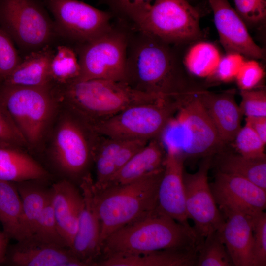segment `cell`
<instances>
[{
	"mask_svg": "<svg viewBox=\"0 0 266 266\" xmlns=\"http://www.w3.org/2000/svg\"><path fill=\"white\" fill-rule=\"evenodd\" d=\"M125 82L144 92L176 98L190 86L177 45L133 25L126 52Z\"/></svg>",
	"mask_w": 266,
	"mask_h": 266,
	"instance_id": "1",
	"label": "cell"
},
{
	"mask_svg": "<svg viewBox=\"0 0 266 266\" xmlns=\"http://www.w3.org/2000/svg\"><path fill=\"white\" fill-rule=\"evenodd\" d=\"M54 90L60 108L73 114L89 129L131 106L167 98L136 90L126 82L106 79L75 80L55 85Z\"/></svg>",
	"mask_w": 266,
	"mask_h": 266,
	"instance_id": "2",
	"label": "cell"
},
{
	"mask_svg": "<svg viewBox=\"0 0 266 266\" xmlns=\"http://www.w3.org/2000/svg\"><path fill=\"white\" fill-rule=\"evenodd\" d=\"M204 238L157 208L112 233L101 246L103 258L167 249H199Z\"/></svg>",
	"mask_w": 266,
	"mask_h": 266,
	"instance_id": "3",
	"label": "cell"
},
{
	"mask_svg": "<svg viewBox=\"0 0 266 266\" xmlns=\"http://www.w3.org/2000/svg\"><path fill=\"white\" fill-rule=\"evenodd\" d=\"M164 166L134 181L100 190L94 187L100 222V245L113 232L155 210Z\"/></svg>",
	"mask_w": 266,
	"mask_h": 266,
	"instance_id": "4",
	"label": "cell"
},
{
	"mask_svg": "<svg viewBox=\"0 0 266 266\" xmlns=\"http://www.w3.org/2000/svg\"><path fill=\"white\" fill-rule=\"evenodd\" d=\"M0 106L21 133L27 146H41L59 113L53 85L32 87L4 83Z\"/></svg>",
	"mask_w": 266,
	"mask_h": 266,
	"instance_id": "5",
	"label": "cell"
},
{
	"mask_svg": "<svg viewBox=\"0 0 266 266\" xmlns=\"http://www.w3.org/2000/svg\"><path fill=\"white\" fill-rule=\"evenodd\" d=\"M196 88L184 93L177 114L164 131L177 136L166 143L167 149L185 160L213 157L225 150V144L197 96Z\"/></svg>",
	"mask_w": 266,
	"mask_h": 266,
	"instance_id": "6",
	"label": "cell"
},
{
	"mask_svg": "<svg viewBox=\"0 0 266 266\" xmlns=\"http://www.w3.org/2000/svg\"><path fill=\"white\" fill-rule=\"evenodd\" d=\"M182 96L131 106L90 129L97 135L122 140H150L160 136L180 107Z\"/></svg>",
	"mask_w": 266,
	"mask_h": 266,
	"instance_id": "7",
	"label": "cell"
},
{
	"mask_svg": "<svg viewBox=\"0 0 266 266\" xmlns=\"http://www.w3.org/2000/svg\"><path fill=\"white\" fill-rule=\"evenodd\" d=\"M132 26L115 20L111 28L102 34L77 45L80 73L76 80L125 82L127 48Z\"/></svg>",
	"mask_w": 266,
	"mask_h": 266,
	"instance_id": "8",
	"label": "cell"
},
{
	"mask_svg": "<svg viewBox=\"0 0 266 266\" xmlns=\"http://www.w3.org/2000/svg\"><path fill=\"white\" fill-rule=\"evenodd\" d=\"M201 14L187 0H154L133 25L170 44L186 45L204 38Z\"/></svg>",
	"mask_w": 266,
	"mask_h": 266,
	"instance_id": "9",
	"label": "cell"
},
{
	"mask_svg": "<svg viewBox=\"0 0 266 266\" xmlns=\"http://www.w3.org/2000/svg\"><path fill=\"white\" fill-rule=\"evenodd\" d=\"M59 113L52 134L51 159L64 174L81 178L87 173L86 170L92 161L97 134L66 110L60 108Z\"/></svg>",
	"mask_w": 266,
	"mask_h": 266,
	"instance_id": "10",
	"label": "cell"
},
{
	"mask_svg": "<svg viewBox=\"0 0 266 266\" xmlns=\"http://www.w3.org/2000/svg\"><path fill=\"white\" fill-rule=\"evenodd\" d=\"M0 23L30 53L49 46L56 32L54 23L34 0H0Z\"/></svg>",
	"mask_w": 266,
	"mask_h": 266,
	"instance_id": "11",
	"label": "cell"
},
{
	"mask_svg": "<svg viewBox=\"0 0 266 266\" xmlns=\"http://www.w3.org/2000/svg\"><path fill=\"white\" fill-rule=\"evenodd\" d=\"M53 15L56 32L77 45L90 41L108 31L111 13L77 0H45Z\"/></svg>",
	"mask_w": 266,
	"mask_h": 266,
	"instance_id": "12",
	"label": "cell"
},
{
	"mask_svg": "<svg viewBox=\"0 0 266 266\" xmlns=\"http://www.w3.org/2000/svg\"><path fill=\"white\" fill-rule=\"evenodd\" d=\"M212 162V157L203 158L196 172L183 173L187 216L193 221L196 233L203 238L220 229L224 222L208 182Z\"/></svg>",
	"mask_w": 266,
	"mask_h": 266,
	"instance_id": "13",
	"label": "cell"
},
{
	"mask_svg": "<svg viewBox=\"0 0 266 266\" xmlns=\"http://www.w3.org/2000/svg\"><path fill=\"white\" fill-rule=\"evenodd\" d=\"M210 186L220 211H234L253 218L266 209V191L245 178L217 171Z\"/></svg>",
	"mask_w": 266,
	"mask_h": 266,
	"instance_id": "14",
	"label": "cell"
},
{
	"mask_svg": "<svg viewBox=\"0 0 266 266\" xmlns=\"http://www.w3.org/2000/svg\"><path fill=\"white\" fill-rule=\"evenodd\" d=\"M220 42L227 52H236L254 59H264L265 50L251 36L247 26L228 0H208Z\"/></svg>",
	"mask_w": 266,
	"mask_h": 266,
	"instance_id": "15",
	"label": "cell"
},
{
	"mask_svg": "<svg viewBox=\"0 0 266 266\" xmlns=\"http://www.w3.org/2000/svg\"><path fill=\"white\" fill-rule=\"evenodd\" d=\"M80 188L83 204L77 231L69 249L80 260L95 266V259L101 255V229L95 203L94 181L90 173L80 178Z\"/></svg>",
	"mask_w": 266,
	"mask_h": 266,
	"instance_id": "16",
	"label": "cell"
},
{
	"mask_svg": "<svg viewBox=\"0 0 266 266\" xmlns=\"http://www.w3.org/2000/svg\"><path fill=\"white\" fill-rule=\"evenodd\" d=\"M184 161L174 151L166 150L164 171L158 188L157 208L176 221L189 225L183 182Z\"/></svg>",
	"mask_w": 266,
	"mask_h": 266,
	"instance_id": "17",
	"label": "cell"
},
{
	"mask_svg": "<svg viewBox=\"0 0 266 266\" xmlns=\"http://www.w3.org/2000/svg\"><path fill=\"white\" fill-rule=\"evenodd\" d=\"M196 93L225 144L233 142L241 128L242 114L235 100V91L215 93L196 89Z\"/></svg>",
	"mask_w": 266,
	"mask_h": 266,
	"instance_id": "18",
	"label": "cell"
},
{
	"mask_svg": "<svg viewBox=\"0 0 266 266\" xmlns=\"http://www.w3.org/2000/svg\"><path fill=\"white\" fill-rule=\"evenodd\" d=\"M9 260L16 266H87L66 247L43 243L32 237L18 242Z\"/></svg>",
	"mask_w": 266,
	"mask_h": 266,
	"instance_id": "19",
	"label": "cell"
},
{
	"mask_svg": "<svg viewBox=\"0 0 266 266\" xmlns=\"http://www.w3.org/2000/svg\"><path fill=\"white\" fill-rule=\"evenodd\" d=\"M221 211L224 222L219 230L233 265L254 266L253 217L229 210Z\"/></svg>",
	"mask_w": 266,
	"mask_h": 266,
	"instance_id": "20",
	"label": "cell"
},
{
	"mask_svg": "<svg viewBox=\"0 0 266 266\" xmlns=\"http://www.w3.org/2000/svg\"><path fill=\"white\" fill-rule=\"evenodd\" d=\"M50 192L51 203L60 234L69 248L77 231L83 204L81 192L66 179L54 183Z\"/></svg>",
	"mask_w": 266,
	"mask_h": 266,
	"instance_id": "21",
	"label": "cell"
},
{
	"mask_svg": "<svg viewBox=\"0 0 266 266\" xmlns=\"http://www.w3.org/2000/svg\"><path fill=\"white\" fill-rule=\"evenodd\" d=\"M166 155L158 137L149 140L116 172L104 189L134 181L162 167Z\"/></svg>",
	"mask_w": 266,
	"mask_h": 266,
	"instance_id": "22",
	"label": "cell"
},
{
	"mask_svg": "<svg viewBox=\"0 0 266 266\" xmlns=\"http://www.w3.org/2000/svg\"><path fill=\"white\" fill-rule=\"evenodd\" d=\"M199 249H167L138 255H113L97 261L98 266H194Z\"/></svg>",
	"mask_w": 266,
	"mask_h": 266,
	"instance_id": "23",
	"label": "cell"
},
{
	"mask_svg": "<svg viewBox=\"0 0 266 266\" xmlns=\"http://www.w3.org/2000/svg\"><path fill=\"white\" fill-rule=\"evenodd\" d=\"M54 54L49 46L30 52L4 79V83L32 87L52 85L50 65Z\"/></svg>",
	"mask_w": 266,
	"mask_h": 266,
	"instance_id": "24",
	"label": "cell"
},
{
	"mask_svg": "<svg viewBox=\"0 0 266 266\" xmlns=\"http://www.w3.org/2000/svg\"><path fill=\"white\" fill-rule=\"evenodd\" d=\"M47 171L19 148L0 147V181L21 182L46 178Z\"/></svg>",
	"mask_w": 266,
	"mask_h": 266,
	"instance_id": "25",
	"label": "cell"
},
{
	"mask_svg": "<svg viewBox=\"0 0 266 266\" xmlns=\"http://www.w3.org/2000/svg\"><path fill=\"white\" fill-rule=\"evenodd\" d=\"M178 46L185 71L207 80L213 74L223 56L216 44L203 39Z\"/></svg>",
	"mask_w": 266,
	"mask_h": 266,
	"instance_id": "26",
	"label": "cell"
},
{
	"mask_svg": "<svg viewBox=\"0 0 266 266\" xmlns=\"http://www.w3.org/2000/svg\"><path fill=\"white\" fill-rule=\"evenodd\" d=\"M0 222L9 238L20 242L31 237L20 195L12 182L0 181Z\"/></svg>",
	"mask_w": 266,
	"mask_h": 266,
	"instance_id": "27",
	"label": "cell"
},
{
	"mask_svg": "<svg viewBox=\"0 0 266 266\" xmlns=\"http://www.w3.org/2000/svg\"><path fill=\"white\" fill-rule=\"evenodd\" d=\"M215 156L217 171L243 177L266 191V157L251 159L225 150Z\"/></svg>",
	"mask_w": 266,
	"mask_h": 266,
	"instance_id": "28",
	"label": "cell"
},
{
	"mask_svg": "<svg viewBox=\"0 0 266 266\" xmlns=\"http://www.w3.org/2000/svg\"><path fill=\"white\" fill-rule=\"evenodd\" d=\"M26 182H19L16 187L21 199L26 225L32 237L50 200V189Z\"/></svg>",
	"mask_w": 266,
	"mask_h": 266,
	"instance_id": "29",
	"label": "cell"
},
{
	"mask_svg": "<svg viewBox=\"0 0 266 266\" xmlns=\"http://www.w3.org/2000/svg\"><path fill=\"white\" fill-rule=\"evenodd\" d=\"M52 84L63 85L78 78L80 67L76 52L61 45L57 47L50 65Z\"/></svg>",
	"mask_w": 266,
	"mask_h": 266,
	"instance_id": "30",
	"label": "cell"
},
{
	"mask_svg": "<svg viewBox=\"0 0 266 266\" xmlns=\"http://www.w3.org/2000/svg\"><path fill=\"white\" fill-rule=\"evenodd\" d=\"M196 266H233L222 240L219 230L212 232L204 238L199 249Z\"/></svg>",
	"mask_w": 266,
	"mask_h": 266,
	"instance_id": "31",
	"label": "cell"
},
{
	"mask_svg": "<svg viewBox=\"0 0 266 266\" xmlns=\"http://www.w3.org/2000/svg\"><path fill=\"white\" fill-rule=\"evenodd\" d=\"M107 6L117 20L134 25L146 12L153 0H97Z\"/></svg>",
	"mask_w": 266,
	"mask_h": 266,
	"instance_id": "32",
	"label": "cell"
},
{
	"mask_svg": "<svg viewBox=\"0 0 266 266\" xmlns=\"http://www.w3.org/2000/svg\"><path fill=\"white\" fill-rule=\"evenodd\" d=\"M31 237L39 242L67 247L60 234L51 205V199L36 225L33 235Z\"/></svg>",
	"mask_w": 266,
	"mask_h": 266,
	"instance_id": "33",
	"label": "cell"
},
{
	"mask_svg": "<svg viewBox=\"0 0 266 266\" xmlns=\"http://www.w3.org/2000/svg\"><path fill=\"white\" fill-rule=\"evenodd\" d=\"M233 142L237 153L243 156L251 159L266 157V143L246 124L240 129Z\"/></svg>",
	"mask_w": 266,
	"mask_h": 266,
	"instance_id": "34",
	"label": "cell"
},
{
	"mask_svg": "<svg viewBox=\"0 0 266 266\" xmlns=\"http://www.w3.org/2000/svg\"><path fill=\"white\" fill-rule=\"evenodd\" d=\"M235 10L247 27H260L266 23V0H233Z\"/></svg>",
	"mask_w": 266,
	"mask_h": 266,
	"instance_id": "35",
	"label": "cell"
},
{
	"mask_svg": "<svg viewBox=\"0 0 266 266\" xmlns=\"http://www.w3.org/2000/svg\"><path fill=\"white\" fill-rule=\"evenodd\" d=\"M245 59L243 55L238 53H226L223 55L213 74L208 80L222 83L235 80Z\"/></svg>",
	"mask_w": 266,
	"mask_h": 266,
	"instance_id": "36",
	"label": "cell"
},
{
	"mask_svg": "<svg viewBox=\"0 0 266 266\" xmlns=\"http://www.w3.org/2000/svg\"><path fill=\"white\" fill-rule=\"evenodd\" d=\"M264 69L256 59H245L241 66L235 80L241 91L257 88L263 80Z\"/></svg>",
	"mask_w": 266,
	"mask_h": 266,
	"instance_id": "37",
	"label": "cell"
},
{
	"mask_svg": "<svg viewBox=\"0 0 266 266\" xmlns=\"http://www.w3.org/2000/svg\"><path fill=\"white\" fill-rule=\"evenodd\" d=\"M239 107L246 117L266 116V92L264 88L241 91Z\"/></svg>",
	"mask_w": 266,
	"mask_h": 266,
	"instance_id": "38",
	"label": "cell"
},
{
	"mask_svg": "<svg viewBox=\"0 0 266 266\" xmlns=\"http://www.w3.org/2000/svg\"><path fill=\"white\" fill-rule=\"evenodd\" d=\"M254 266H266V213L262 212L252 218Z\"/></svg>",
	"mask_w": 266,
	"mask_h": 266,
	"instance_id": "39",
	"label": "cell"
},
{
	"mask_svg": "<svg viewBox=\"0 0 266 266\" xmlns=\"http://www.w3.org/2000/svg\"><path fill=\"white\" fill-rule=\"evenodd\" d=\"M11 38L0 29V75L5 79L21 62Z\"/></svg>",
	"mask_w": 266,
	"mask_h": 266,
	"instance_id": "40",
	"label": "cell"
},
{
	"mask_svg": "<svg viewBox=\"0 0 266 266\" xmlns=\"http://www.w3.org/2000/svg\"><path fill=\"white\" fill-rule=\"evenodd\" d=\"M25 146H28L21 133L0 106V147Z\"/></svg>",
	"mask_w": 266,
	"mask_h": 266,
	"instance_id": "41",
	"label": "cell"
},
{
	"mask_svg": "<svg viewBox=\"0 0 266 266\" xmlns=\"http://www.w3.org/2000/svg\"><path fill=\"white\" fill-rule=\"evenodd\" d=\"M148 141V140L143 139L124 140L116 158V172L143 148Z\"/></svg>",
	"mask_w": 266,
	"mask_h": 266,
	"instance_id": "42",
	"label": "cell"
},
{
	"mask_svg": "<svg viewBox=\"0 0 266 266\" xmlns=\"http://www.w3.org/2000/svg\"><path fill=\"white\" fill-rule=\"evenodd\" d=\"M245 124L266 143V116L246 117Z\"/></svg>",
	"mask_w": 266,
	"mask_h": 266,
	"instance_id": "43",
	"label": "cell"
},
{
	"mask_svg": "<svg viewBox=\"0 0 266 266\" xmlns=\"http://www.w3.org/2000/svg\"><path fill=\"white\" fill-rule=\"evenodd\" d=\"M9 237L0 231V264L5 260L8 239Z\"/></svg>",
	"mask_w": 266,
	"mask_h": 266,
	"instance_id": "44",
	"label": "cell"
},
{
	"mask_svg": "<svg viewBox=\"0 0 266 266\" xmlns=\"http://www.w3.org/2000/svg\"><path fill=\"white\" fill-rule=\"evenodd\" d=\"M190 3H192L193 2L197 1L199 0H187Z\"/></svg>",
	"mask_w": 266,
	"mask_h": 266,
	"instance_id": "45",
	"label": "cell"
},
{
	"mask_svg": "<svg viewBox=\"0 0 266 266\" xmlns=\"http://www.w3.org/2000/svg\"><path fill=\"white\" fill-rule=\"evenodd\" d=\"M1 79H2V78H1V76H0V80H1Z\"/></svg>",
	"mask_w": 266,
	"mask_h": 266,
	"instance_id": "46",
	"label": "cell"
}]
</instances>
